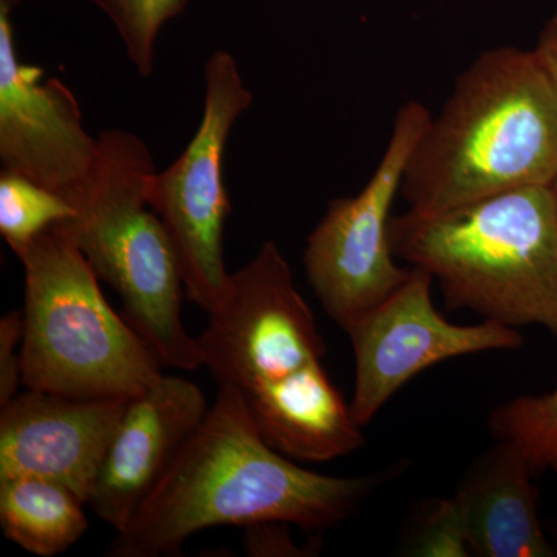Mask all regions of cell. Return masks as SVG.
I'll return each instance as SVG.
<instances>
[{"instance_id": "16", "label": "cell", "mask_w": 557, "mask_h": 557, "mask_svg": "<svg viewBox=\"0 0 557 557\" xmlns=\"http://www.w3.org/2000/svg\"><path fill=\"white\" fill-rule=\"evenodd\" d=\"M490 429L496 440L518 446L534 475L541 474L557 454V387L497 406L491 413Z\"/></svg>"}, {"instance_id": "10", "label": "cell", "mask_w": 557, "mask_h": 557, "mask_svg": "<svg viewBox=\"0 0 557 557\" xmlns=\"http://www.w3.org/2000/svg\"><path fill=\"white\" fill-rule=\"evenodd\" d=\"M13 0H0V161L13 172L64 197L70 205L89 188L100 163V138L83 123L73 91L44 78L17 53Z\"/></svg>"}, {"instance_id": "12", "label": "cell", "mask_w": 557, "mask_h": 557, "mask_svg": "<svg viewBox=\"0 0 557 557\" xmlns=\"http://www.w3.org/2000/svg\"><path fill=\"white\" fill-rule=\"evenodd\" d=\"M208 409L201 388L174 375L129 398L87 504L95 515L116 533L129 525Z\"/></svg>"}, {"instance_id": "2", "label": "cell", "mask_w": 557, "mask_h": 557, "mask_svg": "<svg viewBox=\"0 0 557 557\" xmlns=\"http://www.w3.org/2000/svg\"><path fill=\"white\" fill-rule=\"evenodd\" d=\"M197 343L201 366L240 395L278 453L321 463L364 445L350 405L322 368L327 348L313 311L273 240L231 274L228 295Z\"/></svg>"}, {"instance_id": "17", "label": "cell", "mask_w": 557, "mask_h": 557, "mask_svg": "<svg viewBox=\"0 0 557 557\" xmlns=\"http://www.w3.org/2000/svg\"><path fill=\"white\" fill-rule=\"evenodd\" d=\"M112 22L127 58L143 78L156 69L157 42L164 25L177 20L189 0H89Z\"/></svg>"}, {"instance_id": "9", "label": "cell", "mask_w": 557, "mask_h": 557, "mask_svg": "<svg viewBox=\"0 0 557 557\" xmlns=\"http://www.w3.org/2000/svg\"><path fill=\"white\" fill-rule=\"evenodd\" d=\"M432 284L426 271L412 269L394 295L344 330L354 348L350 409L359 426L369 424L413 376L438 362L522 346L518 329L500 322L450 324L435 309Z\"/></svg>"}, {"instance_id": "11", "label": "cell", "mask_w": 557, "mask_h": 557, "mask_svg": "<svg viewBox=\"0 0 557 557\" xmlns=\"http://www.w3.org/2000/svg\"><path fill=\"white\" fill-rule=\"evenodd\" d=\"M127 401L32 388L16 395L0 412V479L53 480L89 504Z\"/></svg>"}, {"instance_id": "19", "label": "cell", "mask_w": 557, "mask_h": 557, "mask_svg": "<svg viewBox=\"0 0 557 557\" xmlns=\"http://www.w3.org/2000/svg\"><path fill=\"white\" fill-rule=\"evenodd\" d=\"M24 311H10L0 319V408L20 395L22 386Z\"/></svg>"}, {"instance_id": "22", "label": "cell", "mask_w": 557, "mask_h": 557, "mask_svg": "<svg viewBox=\"0 0 557 557\" xmlns=\"http://www.w3.org/2000/svg\"><path fill=\"white\" fill-rule=\"evenodd\" d=\"M549 189H552L553 200H555V207L557 212V177L555 182L552 183V186H549Z\"/></svg>"}, {"instance_id": "23", "label": "cell", "mask_w": 557, "mask_h": 557, "mask_svg": "<svg viewBox=\"0 0 557 557\" xmlns=\"http://www.w3.org/2000/svg\"><path fill=\"white\" fill-rule=\"evenodd\" d=\"M549 468H552L553 471H555L557 474V454L555 457H553L552 463H549Z\"/></svg>"}, {"instance_id": "5", "label": "cell", "mask_w": 557, "mask_h": 557, "mask_svg": "<svg viewBox=\"0 0 557 557\" xmlns=\"http://www.w3.org/2000/svg\"><path fill=\"white\" fill-rule=\"evenodd\" d=\"M100 163L89 188L64 222L91 269L123 300L124 318L161 366L201 368L199 343L182 319L183 285L177 258L148 188L156 164L137 135L110 129L100 135Z\"/></svg>"}, {"instance_id": "1", "label": "cell", "mask_w": 557, "mask_h": 557, "mask_svg": "<svg viewBox=\"0 0 557 557\" xmlns=\"http://www.w3.org/2000/svg\"><path fill=\"white\" fill-rule=\"evenodd\" d=\"M401 469L338 478L299 467L260 435L240 395L219 386L199 428L106 555L174 556L201 530L270 520L319 533L354 518Z\"/></svg>"}, {"instance_id": "6", "label": "cell", "mask_w": 557, "mask_h": 557, "mask_svg": "<svg viewBox=\"0 0 557 557\" xmlns=\"http://www.w3.org/2000/svg\"><path fill=\"white\" fill-rule=\"evenodd\" d=\"M25 270L22 386L69 397L132 398L161 362L102 295L100 277L64 223L33 240Z\"/></svg>"}, {"instance_id": "8", "label": "cell", "mask_w": 557, "mask_h": 557, "mask_svg": "<svg viewBox=\"0 0 557 557\" xmlns=\"http://www.w3.org/2000/svg\"><path fill=\"white\" fill-rule=\"evenodd\" d=\"M431 116L420 101L403 104L369 182L357 196L330 201L307 239V281L343 330L394 295L412 274V267H401L395 258L388 226L406 166Z\"/></svg>"}, {"instance_id": "13", "label": "cell", "mask_w": 557, "mask_h": 557, "mask_svg": "<svg viewBox=\"0 0 557 557\" xmlns=\"http://www.w3.org/2000/svg\"><path fill=\"white\" fill-rule=\"evenodd\" d=\"M533 478L522 450L505 440H497L472 461L456 493L467 518L472 556H555L539 519Z\"/></svg>"}, {"instance_id": "15", "label": "cell", "mask_w": 557, "mask_h": 557, "mask_svg": "<svg viewBox=\"0 0 557 557\" xmlns=\"http://www.w3.org/2000/svg\"><path fill=\"white\" fill-rule=\"evenodd\" d=\"M76 214L64 197L38 183L9 171L0 174V234L17 259L44 231Z\"/></svg>"}, {"instance_id": "20", "label": "cell", "mask_w": 557, "mask_h": 557, "mask_svg": "<svg viewBox=\"0 0 557 557\" xmlns=\"http://www.w3.org/2000/svg\"><path fill=\"white\" fill-rule=\"evenodd\" d=\"M289 523L258 522L245 527L244 548L252 557H304L317 548H302L295 544Z\"/></svg>"}, {"instance_id": "14", "label": "cell", "mask_w": 557, "mask_h": 557, "mask_svg": "<svg viewBox=\"0 0 557 557\" xmlns=\"http://www.w3.org/2000/svg\"><path fill=\"white\" fill-rule=\"evenodd\" d=\"M84 505L53 480L35 475L0 479L3 534L32 555L53 557L72 548L89 528Z\"/></svg>"}, {"instance_id": "4", "label": "cell", "mask_w": 557, "mask_h": 557, "mask_svg": "<svg viewBox=\"0 0 557 557\" xmlns=\"http://www.w3.org/2000/svg\"><path fill=\"white\" fill-rule=\"evenodd\" d=\"M395 258L426 271L448 310L557 335V212L549 186L435 212L394 215Z\"/></svg>"}, {"instance_id": "21", "label": "cell", "mask_w": 557, "mask_h": 557, "mask_svg": "<svg viewBox=\"0 0 557 557\" xmlns=\"http://www.w3.org/2000/svg\"><path fill=\"white\" fill-rule=\"evenodd\" d=\"M533 51L537 64L547 76L549 86L555 91L557 100V9L545 22Z\"/></svg>"}, {"instance_id": "18", "label": "cell", "mask_w": 557, "mask_h": 557, "mask_svg": "<svg viewBox=\"0 0 557 557\" xmlns=\"http://www.w3.org/2000/svg\"><path fill=\"white\" fill-rule=\"evenodd\" d=\"M403 553L417 557L472 556L467 518L456 494L429 502L406 539Z\"/></svg>"}, {"instance_id": "3", "label": "cell", "mask_w": 557, "mask_h": 557, "mask_svg": "<svg viewBox=\"0 0 557 557\" xmlns=\"http://www.w3.org/2000/svg\"><path fill=\"white\" fill-rule=\"evenodd\" d=\"M557 177V100L533 51L497 47L458 76L406 166L408 211L435 214Z\"/></svg>"}, {"instance_id": "7", "label": "cell", "mask_w": 557, "mask_h": 557, "mask_svg": "<svg viewBox=\"0 0 557 557\" xmlns=\"http://www.w3.org/2000/svg\"><path fill=\"white\" fill-rule=\"evenodd\" d=\"M252 101L233 54L214 51L205 64L199 127L182 156L149 182V205L170 237L186 295L208 317L222 307L231 284L223 259V226L231 209L223 157L234 123Z\"/></svg>"}]
</instances>
